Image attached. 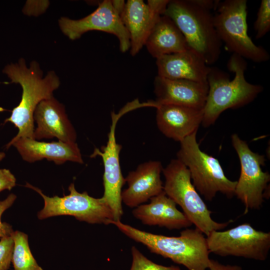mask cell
<instances>
[{
  "label": "cell",
  "mask_w": 270,
  "mask_h": 270,
  "mask_svg": "<svg viewBox=\"0 0 270 270\" xmlns=\"http://www.w3.org/2000/svg\"><path fill=\"white\" fill-rule=\"evenodd\" d=\"M6 154L4 152H0V162H1L5 157Z\"/></svg>",
  "instance_id": "cell-29"
},
{
  "label": "cell",
  "mask_w": 270,
  "mask_h": 270,
  "mask_svg": "<svg viewBox=\"0 0 270 270\" xmlns=\"http://www.w3.org/2000/svg\"><path fill=\"white\" fill-rule=\"evenodd\" d=\"M12 146L24 160L30 163L46 159L56 164L67 161L84 164L80 150L76 142L59 140L47 142L24 138L10 140L6 148L8 149Z\"/></svg>",
  "instance_id": "cell-16"
},
{
  "label": "cell",
  "mask_w": 270,
  "mask_h": 270,
  "mask_svg": "<svg viewBox=\"0 0 270 270\" xmlns=\"http://www.w3.org/2000/svg\"><path fill=\"white\" fill-rule=\"evenodd\" d=\"M214 10V28L228 51L254 62H266L270 59L268 52L256 45L248 36L246 0H218Z\"/></svg>",
  "instance_id": "cell-7"
},
{
  "label": "cell",
  "mask_w": 270,
  "mask_h": 270,
  "mask_svg": "<svg viewBox=\"0 0 270 270\" xmlns=\"http://www.w3.org/2000/svg\"><path fill=\"white\" fill-rule=\"evenodd\" d=\"M2 72L11 83L19 84L22 88L20 103L4 122L12 123L18 129V134L11 140L34 138V110L42 101L54 96V91L60 86V78L53 70L44 76L37 62L34 60L28 66L23 58L6 65Z\"/></svg>",
  "instance_id": "cell-1"
},
{
  "label": "cell",
  "mask_w": 270,
  "mask_h": 270,
  "mask_svg": "<svg viewBox=\"0 0 270 270\" xmlns=\"http://www.w3.org/2000/svg\"><path fill=\"white\" fill-rule=\"evenodd\" d=\"M256 38L260 39L270 30V0H262L254 23Z\"/></svg>",
  "instance_id": "cell-24"
},
{
  "label": "cell",
  "mask_w": 270,
  "mask_h": 270,
  "mask_svg": "<svg viewBox=\"0 0 270 270\" xmlns=\"http://www.w3.org/2000/svg\"><path fill=\"white\" fill-rule=\"evenodd\" d=\"M227 66L230 71L234 73L232 80L226 73L210 67L207 78L208 90L203 110L202 124L204 127L214 124L227 109L240 108L252 102L263 90L262 86L246 80L244 72L247 63L244 58L232 54Z\"/></svg>",
  "instance_id": "cell-3"
},
{
  "label": "cell",
  "mask_w": 270,
  "mask_h": 270,
  "mask_svg": "<svg viewBox=\"0 0 270 270\" xmlns=\"http://www.w3.org/2000/svg\"><path fill=\"white\" fill-rule=\"evenodd\" d=\"M218 0H171L164 15L169 17L184 35L189 48L208 65L217 62L222 42L214 28V14Z\"/></svg>",
  "instance_id": "cell-2"
},
{
  "label": "cell",
  "mask_w": 270,
  "mask_h": 270,
  "mask_svg": "<svg viewBox=\"0 0 270 270\" xmlns=\"http://www.w3.org/2000/svg\"><path fill=\"white\" fill-rule=\"evenodd\" d=\"M122 115L120 112L118 114H112V124L106 144L102 146L100 150L96 148L90 156L91 158L98 156L102 160L104 192L102 198L112 210L114 220H120L124 213L121 194L122 188L126 180L122 176L120 163V152L122 146L116 142L115 136L116 124Z\"/></svg>",
  "instance_id": "cell-12"
},
{
  "label": "cell",
  "mask_w": 270,
  "mask_h": 270,
  "mask_svg": "<svg viewBox=\"0 0 270 270\" xmlns=\"http://www.w3.org/2000/svg\"><path fill=\"white\" fill-rule=\"evenodd\" d=\"M144 46L156 59L164 55L190 49L178 27L165 15L160 16L156 23Z\"/></svg>",
  "instance_id": "cell-21"
},
{
  "label": "cell",
  "mask_w": 270,
  "mask_h": 270,
  "mask_svg": "<svg viewBox=\"0 0 270 270\" xmlns=\"http://www.w3.org/2000/svg\"><path fill=\"white\" fill-rule=\"evenodd\" d=\"M156 108L158 129L176 141L180 142L198 131L202 122L204 109L173 104H160Z\"/></svg>",
  "instance_id": "cell-18"
},
{
  "label": "cell",
  "mask_w": 270,
  "mask_h": 270,
  "mask_svg": "<svg viewBox=\"0 0 270 270\" xmlns=\"http://www.w3.org/2000/svg\"><path fill=\"white\" fill-rule=\"evenodd\" d=\"M208 268L210 270H242L238 265L224 264L214 259L210 260Z\"/></svg>",
  "instance_id": "cell-28"
},
{
  "label": "cell",
  "mask_w": 270,
  "mask_h": 270,
  "mask_svg": "<svg viewBox=\"0 0 270 270\" xmlns=\"http://www.w3.org/2000/svg\"><path fill=\"white\" fill-rule=\"evenodd\" d=\"M26 186L36 192L44 199V208L38 214L40 220L58 216H71L89 224L106 225L114 220L112 210L102 197L94 198L86 192H79L73 183L68 186L70 194L62 197H49L28 183Z\"/></svg>",
  "instance_id": "cell-8"
},
{
  "label": "cell",
  "mask_w": 270,
  "mask_h": 270,
  "mask_svg": "<svg viewBox=\"0 0 270 270\" xmlns=\"http://www.w3.org/2000/svg\"><path fill=\"white\" fill-rule=\"evenodd\" d=\"M16 198V195L10 194L3 200H0V238L10 236L14 232L11 225L6 222H2L1 217L2 214L14 204Z\"/></svg>",
  "instance_id": "cell-26"
},
{
  "label": "cell",
  "mask_w": 270,
  "mask_h": 270,
  "mask_svg": "<svg viewBox=\"0 0 270 270\" xmlns=\"http://www.w3.org/2000/svg\"><path fill=\"white\" fill-rule=\"evenodd\" d=\"M34 120L36 126L34 132V138H56L59 141L76 142V133L68 119L64 104L54 96L43 100L36 108Z\"/></svg>",
  "instance_id": "cell-14"
},
{
  "label": "cell",
  "mask_w": 270,
  "mask_h": 270,
  "mask_svg": "<svg viewBox=\"0 0 270 270\" xmlns=\"http://www.w3.org/2000/svg\"><path fill=\"white\" fill-rule=\"evenodd\" d=\"M162 170L160 162L149 161L130 172L125 178L128 187L122 192V202L130 208H136L162 192Z\"/></svg>",
  "instance_id": "cell-15"
},
{
  "label": "cell",
  "mask_w": 270,
  "mask_h": 270,
  "mask_svg": "<svg viewBox=\"0 0 270 270\" xmlns=\"http://www.w3.org/2000/svg\"><path fill=\"white\" fill-rule=\"evenodd\" d=\"M131 252L132 262L130 270H180L178 266H164L154 262L134 246H132Z\"/></svg>",
  "instance_id": "cell-23"
},
{
  "label": "cell",
  "mask_w": 270,
  "mask_h": 270,
  "mask_svg": "<svg viewBox=\"0 0 270 270\" xmlns=\"http://www.w3.org/2000/svg\"><path fill=\"white\" fill-rule=\"evenodd\" d=\"M114 225L130 238L146 246L152 252L168 258L188 270H206L210 258L206 238L198 228H186L178 236H168L142 231L120 220Z\"/></svg>",
  "instance_id": "cell-4"
},
{
  "label": "cell",
  "mask_w": 270,
  "mask_h": 270,
  "mask_svg": "<svg viewBox=\"0 0 270 270\" xmlns=\"http://www.w3.org/2000/svg\"><path fill=\"white\" fill-rule=\"evenodd\" d=\"M58 24L62 32L70 40L78 39L88 32L98 30L116 36L122 52L130 48L129 34L112 0L102 1L92 12L78 20L61 17Z\"/></svg>",
  "instance_id": "cell-11"
},
{
  "label": "cell",
  "mask_w": 270,
  "mask_h": 270,
  "mask_svg": "<svg viewBox=\"0 0 270 270\" xmlns=\"http://www.w3.org/2000/svg\"><path fill=\"white\" fill-rule=\"evenodd\" d=\"M156 64L159 76L208 84L210 66L192 49L156 58Z\"/></svg>",
  "instance_id": "cell-19"
},
{
  "label": "cell",
  "mask_w": 270,
  "mask_h": 270,
  "mask_svg": "<svg viewBox=\"0 0 270 270\" xmlns=\"http://www.w3.org/2000/svg\"><path fill=\"white\" fill-rule=\"evenodd\" d=\"M16 184V178L11 172L6 168L0 169V192L11 190Z\"/></svg>",
  "instance_id": "cell-27"
},
{
  "label": "cell",
  "mask_w": 270,
  "mask_h": 270,
  "mask_svg": "<svg viewBox=\"0 0 270 270\" xmlns=\"http://www.w3.org/2000/svg\"><path fill=\"white\" fill-rule=\"evenodd\" d=\"M232 145L236 152L240 164V173L236 181L234 196L244 206V214L250 210H260L268 193L270 174L264 172V155L253 152L248 144L236 134L231 136Z\"/></svg>",
  "instance_id": "cell-10"
},
{
  "label": "cell",
  "mask_w": 270,
  "mask_h": 270,
  "mask_svg": "<svg viewBox=\"0 0 270 270\" xmlns=\"http://www.w3.org/2000/svg\"><path fill=\"white\" fill-rule=\"evenodd\" d=\"M11 236L14 241L12 263L14 270H44L30 251L28 235L16 230Z\"/></svg>",
  "instance_id": "cell-22"
},
{
  "label": "cell",
  "mask_w": 270,
  "mask_h": 270,
  "mask_svg": "<svg viewBox=\"0 0 270 270\" xmlns=\"http://www.w3.org/2000/svg\"><path fill=\"white\" fill-rule=\"evenodd\" d=\"M206 238L210 252L221 256L264 261L270 250V232L256 230L248 223L212 231Z\"/></svg>",
  "instance_id": "cell-9"
},
{
  "label": "cell",
  "mask_w": 270,
  "mask_h": 270,
  "mask_svg": "<svg viewBox=\"0 0 270 270\" xmlns=\"http://www.w3.org/2000/svg\"><path fill=\"white\" fill-rule=\"evenodd\" d=\"M196 133L194 132L180 142L177 159L188 169L194 186L205 200L212 201L218 192L232 198L236 181L226 176L218 159L200 149Z\"/></svg>",
  "instance_id": "cell-6"
},
{
  "label": "cell",
  "mask_w": 270,
  "mask_h": 270,
  "mask_svg": "<svg viewBox=\"0 0 270 270\" xmlns=\"http://www.w3.org/2000/svg\"><path fill=\"white\" fill-rule=\"evenodd\" d=\"M208 90V84L158 76L154 80L156 107L160 104H173L204 109Z\"/></svg>",
  "instance_id": "cell-17"
},
{
  "label": "cell",
  "mask_w": 270,
  "mask_h": 270,
  "mask_svg": "<svg viewBox=\"0 0 270 270\" xmlns=\"http://www.w3.org/2000/svg\"><path fill=\"white\" fill-rule=\"evenodd\" d=\"M168 0H128L120 16L127 30L130 40V52L136 55L145 45L147 38L159 18L164 15Z\"/></svg>",
  "instance_id": "cell-13"
},
{
  "label": "cell",
  "mask_w": 270,
  "mask_h": 270,
  "mask_svg": "<svg viewBox=\"0 0 270 270\" xmlns=\"http://www.w3.org/2000/svg\"><path fill=\"white\" fill-rule=\"evenodd\" d=\"M176 204L163 191L150 198V202L135 208L134 217L146 225L158 226L169 230L190 227L192 224L176 206Z\"/></svg>",
  "instance_id": "cell-20"
},
{
  "label": "cell",
  "mask_w": 270,
  "mask_h": 270,
  "mask_svg": "<svg viewBox=\"0 0 270 270\" xmlns=\"http://www.w3.org/2000/svg\"><path fill=\"white\" fill-rule=\"evenodd\" d=\"M14 241L12 236L0 238V270H8L12 263Z\"/></svg>",
  "instance_id": "cell-25"
},
{
  "label": "cell",
  "mask_w": 270,
  "mask_h": 270,
  "mask_svg": "<svg viewBox=\"0 0 270 270\" xmlns=\"http://www.w3.org/2000/svg\"><path fill=\"white\" fill-rule=\"evenodd\" d=\"M162 172L165 178L164 192L181 207L192 224L205 236L223 230L232 222L230 220L218 222L212 218V212L194 186L188 169L178 159L172 160Z\"/></svg>",
  "instance_id": "cell-5"
}]
</instances>
